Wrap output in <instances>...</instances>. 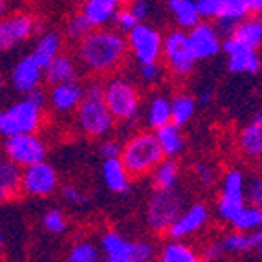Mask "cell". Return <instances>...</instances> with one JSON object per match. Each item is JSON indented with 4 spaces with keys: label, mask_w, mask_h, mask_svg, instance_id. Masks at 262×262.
Wrapping results in <instances>:
<instances>
[{
    "label": "cell",
    "mask_w": 262,
    "mask_h": 262,
    "mask_svg": "<svg viewBox=\"0 0 262 262\" xmlns=\"http://www.w3.org/2000/svg\"><path fill=\"white\" fill-rule=\"evenodd\" d=\"M160 149L163 152V158H180L185 152V136L182 132V127L174 123H167L163 127L154 130Z\"/></svg>",
    "instance_id": "26"
},
{
    "label": "cell",
    "mask_w": 262,
    "mask_h": 262,
    "mask_svg": "<svg viewBox=\"0 0 262 262\" xmlns=\"http://www.w3.org/2000/svg\"><path fill=\"white\" fill-rule=\"evenodd\" d=\"M8 11H9V2L8 0H0V18L4 17Z\"/></svg>",
    "instance_id": "48"
},
{
    "label": "cell",
    "mask_w": 262,
    "mask_h": 262,
    "mask_svg": "<svg viewBox=\"0 0 262 262\" xmlns=\"http://www.w3.org/2000/svg\"><path fill=\"white\" fill-rule=\"evenodd\" d=\"M238 149L248 160H258L262 156V123L251 121L238 134Z\"/></svg>",
    "instance_id": "31"
},
{
    "label": "cell",
    "mask_w": 262,
    "mask_h": 262,
    "mask_svg": "<svg viewBox=\"0 0 262 262\" xmlns=\"http://www.w3.org/2000/svg\"><path fill=\"white\" fill-rule=\"evenodd\" d=\"M227 226L236 231H255L262 227V207L246 204L238 213L233 216Z\"/></svg>",
    "instance_id": "34"
},
{
    "label": "cell",
    "mask_w": 262,
    "mask_h": 262,
    "mask_svg": "<svg viewBox=\"0 0 262 262\" xmlns=\"http://www.w3.org/2000/svg\"><path fill=\"white\" fill-rule=\"evenodd\" d=\"M92 30H94L92 22L88 20L86 15H84L83 11H77V13H74L68 20H66L62 37H64V40H68V42L75 44L77 40H81Z\"/></svg>",
    "instance_id": "35"
},
{
    "label": "cell",
    "mask_w": 262,
    "mask_h": 262,
    "mask_svg": "<svg viewBox=\"0 0 262 262\" xmlns=\"http://www.w3.org/2000/svg\"><path fill=\"white\" fill-rule=\"evenodd\" d=\"M74 46L79 70L92 77H110L112 74H118L128 59L125 33L116 28H94Z\"/></svg>",
    "instance_id": "1"
},
{
    "label": "cell",
    "mask_w": 262,
    "mask_h": 262,
    "mask_svg": "<svg viewBox=\"0 0 262 262\" xmlns=\"http://www.w3.org/2000/svg\"><path fill=\"white\" fill-rule=\"evenodd\" d=\"M101 178H103V184L114 194H119V196H125L128 194L132 189V176L125 165L121 163L119 158H105L103 160V165H101Z\"/></svg>",
    "instance_id": "21"
},
{
    "label": "cell",
    "mask_w": 262,
    "mask_h": 262,
    "mask_svg": "<svg viewBox=\"0 0 262 262\" xmlns=\"http://www.w3.org/2000/svg\"><path fill=\"white\" fill-rule=\"evenodd\" d=\"M185 35H187V44L196 62L213 59L222 52V39L211 20H200L191 30L185 31Z\"/></svg>",
    "instance_id": "15"
},
{
    "label": "cell",
    "mask_w": 262,
    "mask_h": 262,
    "mask_svg": "<svg viewBox=\"0 0 262 262\" xmlns=\"http://www.w3.org/2000/svg\"><path fill=\"white\" fill-rule=\"evenodd\" d=\"M192 174L202 187H213L219 182V169L209 160H200L192 165Z\"/></svg>",
    "instance_id": "39"
},
{
    "label": "cell",
    "mask_w": 262,
    "mask_h": 262,
    "mask_svg": "<svg viewBox=\"0 0 262 262\" xmlns=\"http://www.w3.org/2000/svg\"><path fill=\"white\" fill-rule=\"evenodd\" d=\"M222 52L227 55V70L236 75H257L260 72V53L258 48H251L238 42L235 37L222 39Z\"/></svg>",
    "instance_id": "14"
},
{
    "label": "cell",
    "mask_w": 262,
    "mask_h": 262,
    "mask_svg": "<svg viewBox=\"0 0 262 262\" xmlns=\"http://www.w3.org/2000/svg\"><path fill=\"white\" fill-rule=\"evenodd\" d=\"M143 106V105H141ZM170 123V97L165 94H154L143 106V125L149 130L163 127Z\"/></svg>",
    "instance_id": "24"
},
{
    "label": "cell",
    "mask_w": 262,
    "mask_h": 262,
    "mask_svg": "<svg viewBox=\"0 0 262 262\" xmlns=\"http://www.w3.org/2000/svg\"><path fill=\"white\" fill-rule=\"evenodd\" d=\"M162 61H165V70L174 79H185L194 72L196 59L192 57L184 30L176 28L163 37Z\"/></svg>",
    "instance_id": "7"
},
{
    "label": "cell",
    "mask_w": 262,
    "mask_h": 262,
    "mask_svg": "<svg viewBox=\"0 0 262 262\" xmlns=\"http://www.w3.org/2000/svg\"><path fill=\"white\" fill-rule=\"evenodd\" d=\"M59 172L46 160L28 165L20 172V191L31 198H48L59 189Z\"/></svg>",
    "instance_id": "12"
},
{
    "label": "cell",
    "mask_w": 262,
    "mask_h": 262,
    "mask_svg": "<svg viewBox=\"0 0 262 262\" xmlns=\"http://www.w3.org/2000/svg\"><path fill=\"white\" fill-rule=\"evenodd\" d=\"M213 96H214V92L207 88V90H202L198 96H194V99H196L198 106H209L211 101H213Z\"/></svg>",
    "instance_id": "46"
},
{
    "label": "cell",
    "mask_w": 262,
    "mask_h": 262,
    "mask_svg": "<svg viewBox=\"0 0 262 262\" xmlns=\"http://www.w3.org/2000/svg\"><path fill=\"white\" fill-rule=\"evenodd\" d=\"M99 154L103 156V160L105 158H119V154H121V141L116 140V138H110V136L103 138L99 145Z\"/></svg>",
    "instance_id": "44"
},
{
    "label": "cell",
    "mask_w": 262,
    "mask_h": 262,
    "mask_svg": "<svg viewBox=\"0 0 262 262\" xmlns=\"http://www.w3.org/2000/svg\"><path fill=\"white\" fill-rule=\"evenodd\" d=\"M68 262H99L101 249L92 241H77L66 255Z\"/></svg>",
    "instance_id": "36"
},
{
    "label": "cell",
    "mask_w": 262,
    "mask_h": 262,
    "mask_svg": "<svg viewBox=\"0 0 262 262\" xmlns=\"http://www.w3.org/2000/svg\"><path fill=\"white\" fill-rule=\"evenodd\" d=\"M244 198H246V204L262 207V178L258 174L249 176V178L246 176Z\"/></svg>",
    "instance_id": "40"
},
{
    "label": "cell",
    "mask_w": 262,
    "mask_h": 262,
    "mask_svg": "<svg viewBox=\"0 0 262 262\" xmlns=\"http://www.w3.org/2000/svg\"><path fill=\"white\" fill-rule=\"evenodd\" d=\"M101 258L106 262H134L136 242L118 231H105L99 238Z\"/></svg>",
    "instance_id": "20"
},
{
    "label": "cell",
    "mask_w": 262,
    "mask_h": 262,
    "mask_svg": "<svg viewBox=\"0 0 262 262\" xmlns=\"http://www.w3.org/2000/svg\"><path fill=\"white\" fill-rule=\"evenodd\" d=\"M251 15H260L262 11V0H246Z\"/></svg>",
    "instance_id": "47"
},
{
    "label": "cell",
    "mask_w": 262,
    "mask_h": 262,
    "mask_svg": "<svg viewBox=\"0 0 262 262\" xmlns=\"http://www.w3.org/2000/svg\"><path fill=\"white\" fill-rule=\"evenodd\" d=\"M81 70L75 61V57L70 53L61 52L57 57H53L48 64L44 66V81L52 86V84H61V83H70V81H77Z\"/></svg>",
    "instance_id": "22"
},
{
    "label": "cell",
    "mask_w": 262,
    "mask_h": 262,
    "mask_svg": "<svg viewBox=\"0 0 262 262\" xmlns=\"http://www.w3.org/2000/svg\"><path fill=\"white\" fill-rule=\"evenodd\" d=\"M61 196L64 202H68L70 206H75V207H83L88 204V196L86 192L83 191L81 187H77V185H62L61 189Z\"/></svg>",
    "instance_id": "42"
},
{
    "label": "cell",
    "mask_w": 262,
    "mask_h": 262,
    "mask_svg": "<svg viewBox=\"0 0 262 262\" xmlns=\"http://www.w3.org/2000/svg\"><path fill=\"white\" fill-rule=\"evenodd\" d=\"M211 220V211L204 202H194L191 206H185L184 211L176 216V220L170 224L165 235L169 238H178V241H187L191 236L200 235Z\"/></svg>",
    "instance_id": "13"
},
{
    "label": "cell",
    "mask_w": 262,
    "mask_h": 262,
    "mask_svg": "<svg viewBox=\"0 0 262 262\" xmlns=\"http://www.w3.org/2000/svg\"><path fill=\"white\" fill-rule=\"evenodd\" d=\"M40 224H42L44 231H48L50 235H62L68 231V219H66L64 211L57 209V207L44 211Z\"/></svg>",
    "instance_id": "37"
},
{
    "label": "cell",
    "mask_w": 262,
    "mask_h": 262,
    "mask_svg": "<svg viewBox=\"0 0 262 262\" xmlns=\"http://www.w3.org/2000/svg\"><path fill=\"white\" fill-rule=\"evenodd\" d=\"M138 22L140 20L132 15V11L127 6H119V8L116 9V13H114L110 24H114V28L118 31H121V33H127V31H130Z\"/></svg>",
    "instance_id": "41"
},
{
    "label": "cell",
    "mask_w": 262,
    "mask_h": 262,
    "mask_svg": "<svg viewBox=\"0 0 262 262\" xmlns=\"http://www.w3.org/2000/svg\"><path fill=\"white\" fill-rule=\"evenodd\" d=\"M9 83L13 90L20 96L33 92L35 88L42 86L44 83V66L35 61V57L28 53L13 66L11 75H9Z\"/></svg>",
    "instance_id": "17"
},
{
    "label": "cell",
    "mask_w": 262,
    "mask_h": 262,
    "mask_svg": "<svg viewBox=\"0 0 262 262\" xmlns=\"http://www.w3.org/2000/svg\"><path fill=\"white\" fill-rule=\"evenodd\" d=\"M202 20L241 22L251 15L246 0H194Z\"/></svg>",
    "instance_id": "16"
},
{
    "label": "cell",
    "mask_w": 262,
    "mask_h": 262,
    "mask_svg": "<svg viewBox=\"0 0 262 262\" xmlns=\"http://www.w3.org/2000/svg\"><path fill=\"white\" fill-rule=\"evenodd\" d=\"M222 246L224 257H244L249 253H260L262 249V233L260 229L255 231H236L231 229L229 233L219 238Z\"/></svg>",
    "instance_id": "19"
},
{
    "label": "cell",
    "mask_w": 262,
    "mask_h": 262,
    "mask_svg": "<svg viewBox=\"0 0 262 262\" xmlns=\"http://www.w3.org/2000/svg\"><path fill=\"white\" fill-rule=\"evenodd\" d=\"M84 86L81 81H70V83L52 84L48 92V103L53 112L59 116H70L75 112L79 103L83 101Z\"/></svg>",
    "instance_id": "18"
},
{
    "label": "cell",
    "mask_w": 262,
    "mask_h": 262,
    "mask_svg": "<svg viewBox=\"0 0 262 262\" xmlns=\"http://www.w3.org/2000/svg\"><path fill=\"white\" fill-rule=\"evenodd\" d=\"M163 74H165V66L162 64V61L158 62H141L138 64V81L143 83L145 86H156L163 81Z\"/></svg>",
    "instance_id": "38"
},
{
    "label": "cell",
    "mask_w": 262,
    "mask_h": 262,
    "mask_svg": "<svg viewBox=\"0 0 262 262\" xmlns=\"http://www.w3.org/2000/svg\"><path fill=\"white\" fill-rule=\"evenodd\" d=\"M156 258L160 262H200V253L194 246L187 244V241L169 238L158 249Z\"/></svg>",
    "instance_id": "28"
},
{
    "label": "cell",
    "mask_w": 262,
    "mask_h": 262,
    "mask_svg": "<svg viewBox=\"0 0 262 262\" xmlns=\"http://www.w3.org/2000/svg\"><path fill=\"white\" fill-rule=\"evenodd\" d=\"M74 2H77V4H81V2H83V0H74Z\"/></svg>",
    "instance_id": "52"
},
{
    "label": "cell",
    "mask_w": 262,
    "mask_h": 262,
    "mask_svg": "<svg viewBox=\"0 0 262 262\" xmlns=\"http://www.w3.org/2000/svg\"><path fill=\"white\" fill-rule=\"evenodd\" d=\"M198 110V103L191 94H178L170 97V123L184 128Z\"/></svg>",
    "instance_id": "33"
},
{
    "label": "cell",
    "mask_w": 262,
    "mask_h": 262,
    "mask_svg": "<svg viewBox=\"0 0 262 262\" xmlns=\"http://www.w3.org/2000/svg\"><path fill=\"white\" fill-rule=\"evenodd\" d=\"M167 8L172 15L176 28L184 31L191 30L194 24L202 20L194 0H167Z\"/></svg>",
    "instance_id": "30"
},
{
    "label": "cell",
    "mask_w": 262,
    "mask_h": 262,
    "mask_svg": "<svg viewBox=\"0 0 262 262\" xmlns=\"http://www.w3.org/2000/svg\"><path fill=\"white\" fill-rule=\"evenodd\" d=\"M238 42L251 46V48H260L262 44V20L260 15H249L244 20L236 22L233 35Z\"/></svg>",
    "instance_id": "32"
},
{
    "label": "cell",
    "mask_w": 262,
    "mask_h": 262,
    "mask_svg": "<svg viewBox=\"0 0 262 262\" xmlns=\"http://www.w3.org/2000/svg\"><path fill=\"white\" fill-rule=\"evenodd\" d=\"M119 160L130 172L132 178L149 176L150 170L163 160V152L154 136V130L143 128V130L132 132L127 141L121 143Z\"/></svg>",
    "instance_id": "4"
},
{
    "label": "cell",
    "mask_w": 262,
    "mask_h": 262,
    "mask_svg": "<svg viewBox=\"0 0 262 262\" xmlns=\"http://www.w3.org/2000/svg\"><path fill=\"white\" fill-rule=\"evenodd\" d=\"M40 31H42V26L31 13L28 11L9 13L8 11L0 18V52H11Z\"/></svg>",
    "instance_id": "10"
},
{
    "label": "cell",
    "mask_w": 262,
    "mask_h": 262,
    "mask_svg": "<svg viewBox=\"0 0 262 262\" xmlns=\"http://www.w3.org/2000/svg\"><path fill=\"white\" fill-rule=\"evenodd\" d=\"M130 0H83V11L94 28L108 26L119 6H127Z\"/></svg>",
    "instance_id": "25"
},
{
    "label": "cell",
    "mask_w": 262,
    "mask_h": 262,
    "mask_svg": "<svg viewBox=\"0 0 262 262\" xmlns=\"http://www.w3.org/2000/svg\"><path fill=\"white\" fill-rule=\"evenodd\" d=\"M2 90H4V79H2V75H0V94H2Z\"/></svg>",
    "instance_id": "51"
},
{
    "label": "cell",
    "mask_w": 262,
    "mask_h": 262,
    "mask_svg": "<svg viewBox=\"0 0 262 262\" xmlns=\"http://www.w3.org/2000/svg\"><path fill=\"white\" fill-rule=\"evenodd\" d=\"M150 180H152L154 189H172L178 187L180 178H182V169L176 158H163L152 170H150Z\"/></svg>",
    "instance_id": "29"
},
{
    "label": "cell",
    "mask_w": 262,
    "mask_h": 262,
    "mask_svg": "<svg viewBox=\"0 0 262 262\" xmlns=\"http://www.w3.org/2000/svg\"><path fill=\"white\" fill-rule=\"evenodd\" d=\"M48 105V94L42 86L35 88L33 92L22 96L4 112H0V136L17 134H35L44 127V114Z\"/></svg>",
    "instance_id": "3"
},
{
    "label": "cell",
    "mask_w": 262,
    "mask_h": 262,
    "mask_svg": "<svg viewBox=\"0 0 262 262\" xmlns=\"http://www.w3.org/2000/svg\"><path fill=\"white\" fill-rule=\"evenodd\" d=\"M2 249H4V235L0 233V253H2Z\"/></svg>",
    "instance_id": "50"
},
{
    "label": "cell",
    "mask_w": 262,
    "mask_h": 262,
    "mask_svg": "<svg viewBox=\"0 0 262 262\" xmlns=\"http://www.w3.org/2000/svg\"><path fill=\"white\" fill-rule=\"evenodd\" d=\"M246 174L242 169H229L220 178V194L216 198L214 213L220 222L227 224L242 207L246 206L244 198Z\"/></svg>",
    "instance_id": "9"
},
{
    "label": "cell",
    "mask_w": 262,
    "mask_h": 262,
    "mask_svg": "<svg viewBox=\"0 0 262 262\" xmlns=\"http://www.w3.org/2000/svg\"><path fill=\"white\" fill-rule=\"evenodd\" d=\"M253 121H257V123H262V112H260V110H257V114H255Z\"/></svg>",
    "instance_id": "49"
},
{
    "label": "cell",
    "mask_w": 262,
    "mask_h": 262,
    "mask_svg": "<svg viewBox=\"0 0 262 262\" xmlns=\"http://www.w3.org/2000/svg\"><path fill=\"white\" fill-rule=\"evenodd\" d=\"M185 207V194L178 187L154 189L145 206V224L156 235H165Z\"/></svg>",
    "instance_id": "6"
},
{
    "label": "cell",
    "mask_w": 262,
    "mask_h": 262,
    "mask_svg": "<svg viewBox=\"0 0 262 262\" xmlns=\"http://www.w3.org/2000/svg\"><path fill=\"white\" fill-rule=\"evenodd\" d=\"M125 39H127L128 55L134 59L136 64L162 61L163 35L152 24H147L145 20L138 22L130 31H127Z\"/></svg>",
    "instance_id": "8"
},
{
    "label": "cell",
    "mask_w": 262,
    "mask_h": 262,
    "mask_svg": "<svg viewBox=\"0 0 262 262\" xmlns=\"http://www.w3.org/2000/svg\"><path fill=\"white\" fill-rule=\"evenodd\" d=\"M2 154L8 160H11L15 165L24 169V167L33 165L40 160H46L48 145L39 136V132L8 136V138H4V143H2Z\"/></svg>",
    "instance_id": "11"
},
{
    "label": "cell",
    "mask_w": 262,
    "mask_h": 262,
    "mask_svg": "<svg viewBox=\"0 0 262 262\" xmlns=\"http://www.w3.org/2000/svg\"><path fill=\"white\" fill-rule=\"evenodd\" d=\"M61 52H64V37L55 30L40 31V37L37 39L35 46L31 50V55L35 57L39 64L46 66L53 57H57Z\"/></svg>",
    "instance_id": "27"
},
{
    "label": "cell",
    "mask_w": 262,
    "mask_h": 262,
    "mask_svg": "<svg viewBox=\"0 0 262 262\" xmlns=\"http://www.w3.org/2000/svg\"><path fill=\"white\" fill-rule=\"evenodd\" d=\"M103 101L116 123L134 125L141 114V92L138 84L125 75L112 74L105 81Z\"/></svg>",
    "instance_id": "5"
},
{
    "label": "cell",
    "mask_w": 262,
    "mask_h": 262,
    "mask_svg": "<svg viewBox=\"0 0 262 262\" xmlns=\"http://www.w3.org/2000/svg\"><path fill=\"white\" fill-rule=\"evenodd\" d=\"M198 253H200V260H206V262H216L224 258V251L219 238L206 242V244L202 246V249H198Z\"/></svg>",
    "instance_id": "43"
},
{
    "label": "cell",
    "mask_w": 262,
    "mask_h": 262,
    "mask_svg": "<svg viewBox=\"0 0 262 262\" xmlns=\"http://www.w3.org/2000/svg\"><path fill=\"white\" fill-rule=\"evenodd\" d=\"M127 8L130 9L132 15H134L140 22L147 20L150 11H152V6H150L149 0H130V2L127 4Z\"/></svg>",
    "instance_id": "45"
},
{
    "label": "cell",
    "mask_w": 262,
    "mask_h": 262,
    "mask_svg": "<svg viewBox=\"0 0 262 262\" xmlns=\"http://www.w3.org/2000/svg\"><path fill=\"white\" fill-rule=\"evenodd\" d=\"M20 172L22 169L2 154L0 156V206L17 200L20 191Z\"/></svg>",
    "instance_id": "23"
},
{
    "label": "cell",
    "mask_w": 262,
    "mask_h": 262,
    "mask_svg": "<svg viewBox=\"0 0 262 262\" xmlns=\"http://www.w3.org/2000/svg\"><path fill=\"white\" fill-rule=\"evenodd\" d=\"M84 86L83 101L74 112V121L77 130L90 140H103L116 130V119L103 101L105 81L101 77L90 79Z\"/></svg>",
    "instance_id": "2"
}]
</instances>
